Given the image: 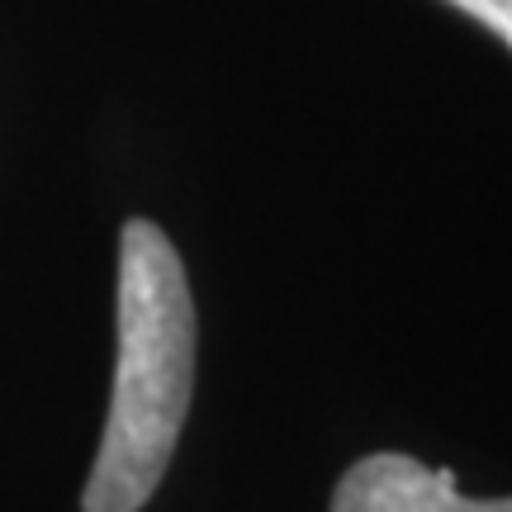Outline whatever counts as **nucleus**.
I'll use <instances>...</instances> for the list:
<instances>
[{"instance_id": "f257e3e1", "label": "nucleus", "mask_w": 512, "mask_h": 512, "mask_svg": "<svg viewBox=\"0 0 512 512\" xmlns=\"http://www.w3.org/2000/svg\"><path fill=\"white\" fill-rule=\"evenodd\" d=\"M200 318L181 252L157 223L119 233V356L105 437L86 479V512H143L176 456L195 399Z\"/></svg>"}, {"instance_id": "f03ea898", "label": "nucleus", "mask_w": 512, "mask_h": 512, "mask_svg": "<svg viewBox=\"0 0 512 512\" xmlns=\"http://www.w3.org/2000/svg\"><path fill=\"white\" fill-rule=\"evenodd\" d=\"M332 512H512V498H470L441 465H422L403 451H375L337 479Z\"/></svg>"}, {"instance_id": "7ed1b4c3", "label": "nucleus", "mask_w": 512, "mask_h": 512, "mask_svg": "<svg viewBox=\"0 0 512 512\" xmlns=\"http://www.w3.org/2000/svg\"><path fill=\"white\" fill-rule=\"evenodd\" d=\"M446 5H456V10H465V15H475L484 29H494V34L512 48V0H446Z\"/></svg>"}]
</instances>
